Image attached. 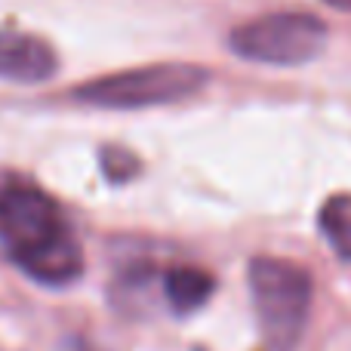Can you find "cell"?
<instances>
[{
  "instance_id": "6da1fadb",
  "label": "cell",
  "mask_w": 351,
  "mask_h": 351,
  "mask_svg": "<svg viewBox=\"0 0 351 351\" xmlns=\"http://www.w3.org/2000/svg\"><path fill=\"white\" fill-rule=\"evenodd\" d=\"M0 243L37 284L65 287L84 274V253L62 210L28 182L0 188Z\"/></svg>"
},
{
  "instance_id": "7a4b0ae2",
  "label": "cell",
  "mask_w": 351,
  "mask_h": 351,
  "mask_svg": "<svg viewBox=\"0 0 351 351\" xmlns=\"http://www.w3.org/2000/svg\"><path fill=\"white\" fill-rule=\"evenodd\" d=\"M256 321L268 351H293L311 315V274L278 256H256L247 268Z\"/></svg>"
},
{
  "instance_id": "3957f363",
  "label": "cell",
  "mask_w": 351,
  "mask_h": 351,
  "mask_svg": "<svg viewBox=\"0 0 351 351\" xmlns=\"http://www.w3.org/2000/svg\"><path fill=\"white\" fill-rule=\"evenodd\" d=\"M206 84H210L206 68L170 62V65H148L86 80L84 86H74L71 96L96 108H152V105L182 102L200 93Z\"/></svg>"
},
{
  "instance_id": "277c9868",
  "label": "cell",
  "mask_w": 351,
  "mask_h": 351,
  "mask_svg": "<svg viewBox=\"0 0 351 351\" xmlns=\"http://www.w3.org/2000/svg\"><path fill=\"white\" fill-rule=\"evenodd\" d=\"M327 25L311 12H274L231 31L234 56L262 65H305L324 53Z\"/></svg>"
},
{
  "instance_id": "5b68a950",
  "label": "cell",
  "mask_w": 351,
  "mask_h": 351,
  "mask_svg": "<svg viewBox=\"0 0 351 351\" xmlns=\"http://www.w3.org/2000/svg\"><path fill=\"white\" fill-rule=\"evenodd\" d=\"M59 68L56 49L25 31L0 28V77L12 84H43Z\"/></svg>"
},
{
  "instance_id": "8992f818",
  "label": "cell",
  "mask_w": 351,
  "mask_h": 351,
  "mask_svg": "<svg viewBox=\"0 0 351 351\" xmlns=\"http://www.w3.org/2000/svg\"><path fill=\"white\" fill-rule=\"evenodd\" d=\"M213 293H216V280L204 268L179 265L170 268L164 278V296L176 315H191V311L204 308Z\"/></svg>"
},
{
  "instance_id": "52a82bcc",
  "label": "cell",
  "mask_w": 351,
  "mask_h": 351,
  "mask_svg": "<svg viewBox=\"0 0 351 351\" xmlns=\"http://www.w3.org/2000/svg\"><path fill=\"white\" fill-rule=\"evenodd\" d=\"M321 231L330 241V247L351 262V194H333L327 204L321 206Z\"/></svg>"
},
{
  "instance_id": "ba28073f",
  "label": "cell",
  "mask_w": 351,
  "mask_h": 351,
  "mask_svg": "<svg viewBox=\"0 0 351 351\" xmlns=\"http://www.w3.org/2000/svg\"><path fill=\"white\" fill-rule=\"evenodd\" d=\"M102 170L111 182H127L139 173V160L123 148H102Z\"/></svg>"
},
{
  "instance_id": "9c48e42d",
  "label": "cell",
  "mask_w": 351,
  "mask_h": 351,
  "mask_svg": "<svg viewBox=\"0 0 351 351\" xmlns=\"http://www.w3.org/2000/svg\"><path fill=\"white\" fill-rule=\"evenodd\" d=\"M330 6H336V10H346V12H351V0H327Z\"/></svg>"
}]
</instances>
